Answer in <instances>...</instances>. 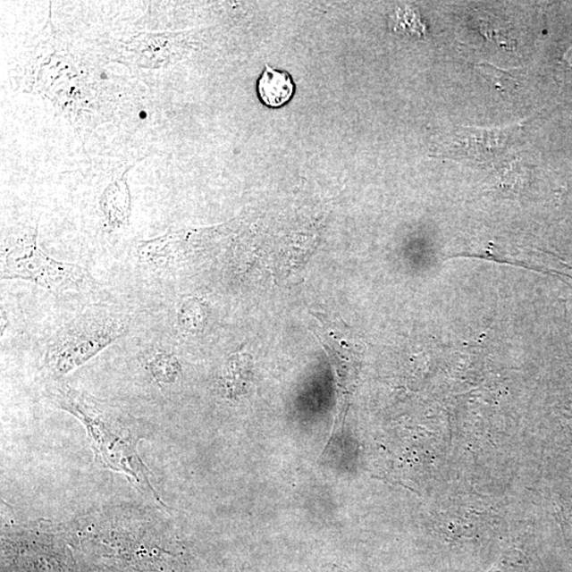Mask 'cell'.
I'll use <instances>...</instances> for the list:
<instances>
[{"label":"cell","instance_id":"277c9868","mask_svg":"<svg viewBox=\"0 0 572 572\" xmlns=\"http://www.w3.org/2000/svg\"><path fill=\"white\" fill-rule=\"evenodd\" d=\"M524 124L503 129L460 128L449 136L443 150L450 156L490 162L511 147L522 134Z\"/></svg>","mask_w":572,"mask_h":572},{"label":"cell","instance_id":"ba28073f","mask_svg":"<svg viewBox=\"0 0 572 572\" xmlns=\"http://www.w3.org/2000/svg\"><path fill=\"white\" fill-rule=\"evenodd\" d=\"M153 379L164 384H169L176 381L181 374V366L173 354L167 352L157 353L147 363Z\"/></svg>","mask_w":572,"mask_h":572},{"label":"cell","instance_id":"5b68a950","mask_svg":"<svg viewBox=\"0 0 572 572\" xmlns=\"http://www.w3.org/2000/svg\"><path fill=\"white\" fill-rule=\"evenodd\" d=\"M257 90L263 105L279 108L293 98L295 83L289 72L273 70L266 64L265 72L257 80Z\"/></svg>","mask_w":572,"mask_h":572},{"label":"cell","instance_id":"3957f363","mask_svg":"<svg viewBox=\"0 0 572 572\" xmlns=\"http://www.w3.org/2000/svg\"><path fill=\"white\" fill-rule=\"evenodd\" d=\"M53 396L59 408L70 411L84 423L90 437L94 439L97 456L99 455L105 461L106 467L112 466V450H114L113 470L118 471L117 453L114 450L118 446L128 459L140 472L146 474L143 472L145 467L137 458L133 444L125 443L123 433L128 431L119 425L116 416H114L112 411L108 410L105 405L100 404L93 397L68 386L56 387Z\"/></svg>","mask_w":572,"mask_h":572},{"label":"cell","instance_id":"52a82bcc","mask_svg":"<svg viewBox=\"0 0 572 572\" xmlns=\"http://www.w3.org/2000/svg\"><path fill=\"white\" fill-rule=\"evenodd\" d=\"M207 303L194 296L184 297L177 307V324L187 333L198 334L207 324Z\"/></svg>","mask_w":572,"mask_h":572},{"label":"cell","instance_id":"6da1fadb","mask_svg":"<svg viewBox=\"0 0 572 572\" xmlns=\"http://www.w3.org/2000/svg\"><path fill=\"white\" fill-rule=\"evenodd\" d=\"M128 315L106 306H91L56 332L44 360L51 374L64 375L128 334Z\"/></svg>","mask_w":572,"mask_h":572},{"label":"cell","instance_id":"9c48e42d","mask_svg":"<svg viewBox=\"0 0 572 572\" xmlns=\"http://www.w3.org/2000/svg\"><path fill=\"white\" fill-rule=\"evenodd\" d=\"M478 72L482 73L488 81L496 86L499 89H509L517 85V78L507 71L500 70L488 63H479L476 66Z\"/></svg>","mask_w":572,"mask_h":572},{"label":"cell","instance_id":"30bf717a","mask_svg":"<svg viewBox=\"0 0 572 572\" xmlns=\"http://www.w3.org/2000/svg\"><path fill=\"white\" fill-rule=\"evenodd\" d=\"M139 116H140V118H146L147 117L145 112L140 113Z\"/></svg>","mask_w":572,"mask_h":572},{"label":"cell","instance_id":"7a4b0ae2","mask_svg":"<svg viewBox=\"0 0 572 572\" xmlns=\"http://www.w3.org/2000/svg\"><path fill=\"white\" fill-rule=\"evenodd\" d=\"M3 279H20L32 282L54 295L65 291H85L96 288L97 282L88 270L61 262L45 255L31 234L5 255L2 265Z\"/></svg>","mask_w":572,"mask_h":572},{"label":"cell","instance_id":"8992f818","mask_svg":"<svg viewBox=\"0 0 572 572\" xmlns=\"http://www.w3.org/2000/svg\"><path fill=\"white\" fill-rule=\"evenodd\" d=\"M253 380V360L248 353H237L228 359L223 386L229 399L241 397Z\"/></svg>","mask_w":572,"mask_h":572}]
</instances>
